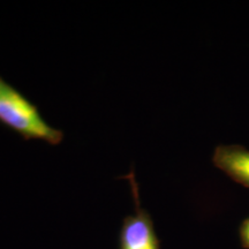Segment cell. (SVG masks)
Returning <instances> with one entry per match:
<instances>
[{"label": "cell", "instance_id": "obj_2", "mask_svg": "<svg viewBox=\"0 0 249 249\" xmlns=\"http://www.w3.org/2000/svg\"><path fill=\"white\" fill-rule=\"evenodd\" d=\"M123 178L129 182L135 213L124 218L119 233V249H160V239L150 214L140 203V188L133 167Z\"/></svg>", "mask_w": 249, "mask_h": 249}, {"label": "cell", "instance_id": "obj_4", "mask_svg": "<svg viewBox=\"0 0 249 249\" xmlns=\"http://www.w3.org/2000/svg\"><path fill=\"white\" fill-rule=\"evenodd\" d=\"M239 236H240L242 247L249 249V217L241 223L240 229H239Z\"/></svg>", "mask_w": 249, "mask_h": 249}, {"label": "cell", "instance_id": "obj_3", "mask_svg": "<svg viewBox=\"0 0 249 249\" xmlns=\"http://www.w3.org/2000/svg\"><path fill=\"white\" fill-rule=\"evenodd\" d=\"M213 164L235 182L249 188V150L238 144L218 145Z\"/></svg>", "mask_w": 249, "mask_h": 249}, {"label": "cell", "instance_id": "obj_1", "mask_svg": "<svg viewBox=\"0 0 249 249\" xmlns=\"http://www.w3.org/2000/svg\"><path fill=\"white\" fill-rule=\"evenodd\" d=\"M0 124L20 135L24 141H43L50 145L61 144L62 130L44 119L35 103L0 76Z\"/></svg>", "mask_w": 249, "mask_h": 249}]
</instances>
